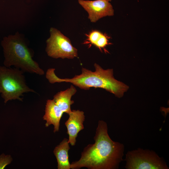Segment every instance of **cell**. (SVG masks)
Instances as JSON below:
<instances>
[{"label":"cell","mask_w":169,"mask_h":169,"mask_svg":"<svg viewBox=\"0 0 169 169\" xmlns=\"http://www.w3.org/2000/svg\"><path fill=\"white\" fill-rule=\"evenodd\" d=\"M95 143L85 147L80 159L70 164L71 168L83 167L91 169L118 168L123 160L124 146L120 143L112 141L108 133L106 123L99 120Z\"/></svg>","instance_id":"obj_1"},{"label":"cell","mask_w":169,"mask_h":169,"mask_svg":"<svg viewBox=\"0 0 169 169\" xmlns=\"http://www.w3.org/2000/svg\"><path fill=\"white\" fill-rule=\"evenodd\" d=\"M94 66L95 71H92L84 68L81 73L72 78L61 79L55 74V69L50 68L46 72V77L49 83H70L80 89L89 90L91 87L101 88L113 94L117 97H122L129 87L115 79L112 69H104L96 63Z\"/></svg>","instance_id":"obj_2"},{"label":"cell","mask_w":169,"mask_h":169,"mask_svg":"<svg viewBox=\"0 0 169 169\" xmlns=\"http://www.w3.org/2000/svg\"><path fill=\"white\" fill-rule=\"evenodd\" d=\"M7 67L14 66L23 72L42 75L44 72L32 58L31 52L21 35L17 32L14 35L5 37L1 43Z\"/></svg>","instance_id":"obj_3"},{"label":"cell","mask_w":169,"mask_h":169,"mask_svg":"<svg viewBox=\"0 0 169 169\" xmlns=\"http://www.w3.org/2000/svg\"><path fill=\"white\" fill-rule=\"evenodd\" d=\"M23 72L20 69L0 66V93L4 102L13 100L20 101L25 93H36L26 84Z\"/></svg>","instance_id":"obj_4"},{"label":"cell","mask_w":169,"mask_h":169,"mask_svg":"<svg viewBox=\"0 0 169 169\" xmlns=\"http://www.w3.org/2000/svg\"><path fill=\"white\" fill-rule=\"evenodd\" d=\"M125 166L127 169H168L166 162L154 151L140 148L128 151Z\"/></svg>","instance_id":"obj_5"},{"label":"cell","mask_w":169,"mask_h":169,"mask_svg":"<svg viewBox=\"0 0 169 169\" xmlns=\"http://www.w3.org/2000/svg\"><path fill=\"white\" fill-rule=\"evenodd\" d=\"M50 36L46 41V51L52 58L73 59L78 56L77 49L70 40L54 28L50 29Z\"/></svg>","instance_id":"obj_6"},{"label":"cell","mask_w":169,"mask_h":169,"mask_svg":"<svg viewBox=\"0 0 169 169\" xmlns=\"http://www.w3.org/2000/svg\"><path fill=\"white\" fill-rule=\"evenodd\" d=\"M79 3L88 14V18L92 23L106 16H113L114 11L111 4L106 0H78Z\"/></svg>","instance_id":"obj_7"},{"label":"cell","mask_w":169,"mask_h":169,"mask_svg":"<svg viewBox=\"0 0 169 169\" xmlns=\"http://www.w3.org/2000/svg\"><path fill=\"white\" fill-rule=\"evenodd\" d=\"M69 117L65 123L69 135L68 142L71 146L75 145L79 132L84 128L85 120L84 112L79 110H73L69 114Z\"/></svg>","instance_id":"obj_8"},{"label":"cell","mask_w":169,"mask_h":169,"mask_svg":"<svg viewBox=\"0 0 169 169\" xmlns=\"http://www.w3.org/2000/svg\"><path fill=\"white\" fill-rule=\"evenodd\" d=\"M45 111L43 118L46 121L45 126L48 127L53 125L54 126V132L58 131L59 130L60 120L64 112L53 100H47Z\"/></svg>","instance_id":"obj_9"},{"label":"cell","mask_w":169,"mask_h":169,"mask_svg":"<svg viewBox=\"0 0 169 169\" xmlns=\"http://www.w3.org/2000/svg\"><path fill=\"white\" fill-rule=\"evenodd\" d=\"M76 92V88L72 85L66 90L58 92L54 96L53 100L64 113L69 115L72 111L71 105L74 102L71 100L72 97Z\"/></svg>","instance_id":"obj_10"},{"label":"cell","mask_w":169,"mask_h":169,"mask_svg":"<svg viewBox=\"0 0 169 169\" xmlns=\"http://www.w3.org/2000/svg\"><path fill=\"white\" fill-rule=\"evenodd\" d=\"M68 139L64 138L54 148V153L57 159L58 169H70V164L69 161L68 151L70 147Z\"/></svg>","instance_id":"obj_11"},{"label":"cell","mask_w":169,"mask_h":169,"mask_svg":"<svg viewBox=\"0 0 169 169\" xmlns=\"http://www.w3.org/2000/svg\"><path fill=\"white\" fill-rule=\"evenodd\" d=\"M86 35L87 38L84 44L93 45L100 50L109 44L107 37L98 30H92Z\"/></svg>","instance_id":"obj_12"},{"label":"cell","mask_w":169,"mask_h":169,"mask_svg":"<svg viewBox=\"0 0 169 169\" xmlns=\"http://www.w3.org/2000/svg\"><path fill=\"white\" fill-rule=\"evenodd\" d=\"M12 160L10 155H5L4 154L0 155V169H4L6 166L11 162Z\"/></svg>","instance_id":"obj_13"},{"label":"cell","mask_w":169,"mask_h":169,"mask_svg":"<svg viewBox=\"0 0 169 169\" xmlns=\"http://www.w3.org/2000/svg\"><path fill=\"white\" fill-rule=\"evenodd\" d=\"M107 0V1H108L110 2V1H111L112 0Z\"/></svg>","instance_id":"obj_14"}]
</instances>
